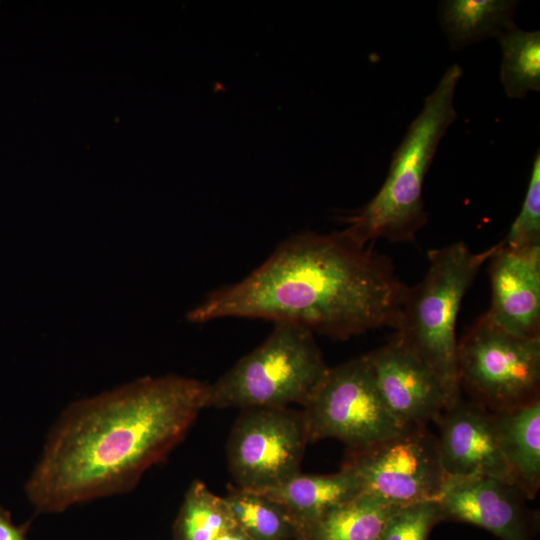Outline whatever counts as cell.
<instances>
[{"instance_id": "23", "label": "cell", "mask_w": 540, "mask_h": 540, "mask_svg": "<svg viewBox=\"0 0 540 540\" xmlns=\"http://www.w3.org/2000/svg\"><path fill=\"white\" fill-rule=\"evenodd\" d=\"M0 540H27L25 529L16 526L10 514L0 507Z\"/></svg>"}, {"instance_id": "3", "label": "cell", "mask_w": 540, "mask_h": 540, "mask_svg": "<svg viewBox=\"0 0 540 540\" xmlns=\"http://www.w3.org/2000/svg\"><path fill=\"white\" fill-rule=\"evenodd\" d=\"M463 74L449 66L392 154L387 177L375 196L347 218L341 233L360 247L378 239L410 242L427 222L423 187L437 147L457 118L454 95Z\"/></svg>"}, {"instance_id": "20", "label": "cell", "mask_w": 540, "mask_h": 540, "mask_svg": "<svg viewBox=\"0 0 540 540\" xmlns=\"http://www.w3.org/2000/svg\"><path fill=\"white\" fill-rule=\"evenodd\" d=\"M234 527L236 523L225 498L194 480L176 517L173 540H214Z\"/></svg>"}, {"instance_id": "15", "label": "cell", "mask_w": 540, "mask_h": 540, "mask_svg": "<svg viewBox=\"0 0 540 540\" xmlns=\"http://www.w3.org/2000/svg\"><path fill=\"white\" fill-rule=\"evenodd\" d=\"M498 443L515 484L527 499L540 487V398L493 413Z\"/></svg>"}, {"instance_id": "18", "label": "cell", "mask_w": 540, "mask_h": 540, "mask_svg": "<svg viewBox=\"0 0 540 540\" xmlns=\"http://www.w3.org/2000/svg\"><path fill=\"white\" fill-rule=\"evenodd\" d=\"M501 48L500 81L510 99H523L540 91V31H527L515 23L497 38Z\"/></svg>"}, {"instance_id": "12", "label": "cell", "mask_w": 540, "mask_h": 540, "mask_svg": "<svg viewBox=\"0 0 540 540\" xmlns=\"http://www.w3.org/2000/svg\"><path fill=\"white\" fill-rule=\"evenodd\" d=\"M436 422L440 432L438 451L446 476H492L515 484L499 447L493 413L460 398Z\"/></svg>"}, {"instance_id": "11", "label": "cell", "mask_w": 540, "mask_h": 540, "mask_svg": "<svg viewBox=\"0 0 540 540\" xmlns=\"http://www.w3.org/2000/svg\"><path fill=\"white\" fill-rule=\"evenodd\" d=\"M365 357L387 407L406 427H426L453 405L433 370L396 337Z\"/></svg>"}, {"instance_id": "24", "label": "cell", "mask_w": 540, "mask_h": 540, "mask_svg": "<svg viewBox=\"0 0 540 540\" xmlns=\"http://www.w3.org/2000/svg\"><path fill=\"white\" fill-rule=\"evenodd\" d=\"M214 540H251L239 527H234L218 537H216Z\"/></svg>"}, {"instance_id": "4", "label": "cell", "mask_w": 540, "mask_h": 540, "mask_svg": "<svg viewBox=\"0 0 540 540\" xmlns=\"http://www.w3.org/2000/svg\"><path fill=\"white\" fill-rule=\"evenodd\" d=\"M495 245L472 252L455 242L428 252L425 276L405 286L394 337L414 352L441 380L454 405L461 398L457 371L456 323L461 302Z\"/></svg>"}, {"instance_id": "10", "label": "cell", "mask_w": 540, "mask_h": 540, "mask_svg": "<svg viewBox=\"0 0 540 540\" xmlns=\"http://www.w3.org/2000/svg\"><path fill=\"white\" fill-rule=\"evenodd\" d=\"M515 484L492 476H446L436 499L443 520L485 529L501 540H534L536 512Z\"/></svg>"}, {"instance_id": "19", "label": "cell", "mask_w": 540, "mask_h": 540, "mask_svg": "<svg viewBox=\"0 0 540 540\" xmlns=\"http://www.w3.org/2000/svg\"><path fill=\"white\" fill-rule=\"evenodd\" d=\"M224 498L236 526L251 540L299 539V528L291 516L265 495L235 487Z\"/></svg>"}, {"instance_id": "9", "label": "cell", "mask_w": 540, "mask_h": 540, "mask_svg": "<svg viewBox=\"0 0 540 540\" xmlns=\"http://www.w3.org/2000/svg\"><path fill=\"white\" fill-rule=\"evenodd\" d=\"M342 467L354 473L362 492L397 506L436 502L446 478L437 438L426 427L410 428L369 448L349 451Z\"/></svg>"}, {"instance_id": "2", "label": "cell", "mask_w": 540, "mask_h": 540, "mask_svg": "<svg viewBox=\"0 0 540 540\" xmlns=\"http://www.w3.org/2000/svg\"><path fill=\"white\" fill-rule=\"evenodd\" d=\"M404 288L386 256L341 231H305L281 242L242 280L209 293L187 319L290 322L344 340L394 327Z\"/></svg>"}, {"instance_id": "6", "label": "cell", "mask_w": 540, "mask_h": 540, "mask_svg": "<svg viewBox=\"0 0 540 540\" xmlns=\"http://www.w3.org/2000/svg\"><path fill=\"white\" fill-rule=\"evenodd\" d=\"M460 390L491 413L540 398V337L507 332L485 314L458 341Z\"/></svg>"}, {"instance_id": "13", "label": "cell", "mask_w": 540, "mask_h": 540, "mask_svg": "<svg viewBox=\"0 0 540 540\" xmlns=\"http://www.w3.org/2000/svg\"><path fill=\"white\" fill-rule=\"evenodd\" d=\"M491 305L484 313L507 332L540 337V245L505 249L489 258Z\"/></svg>"}, {"instance_id": "7", "label": "cell", "mask_w": 540, "mask_h": 540, "mask_svg": "<svg viewBox=\"0 0 540 540\" xmlns=\"http://www.w3.org/2000/svg\"><path fill=\"white\" fill-rule=\"evenodd\" d=\"M301 412L309 442L336 439L349 451L410 429L387 407L365 355L329 367Z\"/></svg>"}, {"instance_id": "14", "label": "cell", "mask_w": 540, "mask_h": 540, "mask_svg": "<svg viewBox=\"0 0 540 540\" xmlns=\"http://www.w3.org/2000/svg\"><path fill=\"white\" fill-rule=\"evenodd\" d=\"M256 492L279 504L294 520L301 535L329 510L362 493V489L354 473L342 467L337 473L327 475L300 472Z\"/></svg>"}, {"instance_id": "16", "label": "cell", "mask_w": 540, "mask_h": 540, "mask_svg": "<svg viewBox=\"0 0 540 540\" xmlns=\"http://www.w3.org/2000/svg\"><path fill=\"white\" fill-rule=\"evenodd\" d=\"M519 5L516 0H444L438 21L453 51L497 38L511 24Z\"/></svg>"}, {"instance_id": "1", "label": "cell", "mask_w": 540, "mask_h": 540, "mask_svg": "<svg viewBox=\"0 0 540 540\" xmlns=\"http://www.w3.org/2000/svg\"><path fill=\"white\" fill-rule=\"evenodd\" d=\"M208 384L146 376L69 404L49 430L25 494L59 513L131 491L184 439L207 408Z\"/></svg>"}, {"instance_id": "5", "label": "cell", "mask_w": 540, "mask_h": 540, "mask_svg": "<svg viewBox=\"0 0 540 540\" xmlns=\"http://www.w3.org/2000/svg\"><path fill=\"white\" fill-rule=\"evenodd\" d=\"M328 369L312 331L276 322L258 347L208 384L207 408L303 406Z\"/></svg>"}, {"instance_id": "21", "label": "cell", "mask_w": 540, "mask_h": 540, "mask_svg": "<svg viewBox=\"0 0 540 540\" xmlns=\"http://www.w3.org/2000/svg\"><path fill=\"white\" fill-rule=\"evenodd\" d=\"M505 249L540 245V152H536L521 209L506 236L498 243Z\"/></svg>"}, {"instance_id": "17", "label": "cell", "mask_w": 540, "mask_h": 540, "mask_svg": "<svg viewBox=\"0 0 540 540\" xmlns=\"http://www.w3.org/2000/svg\"><path fill=\"white\" fill-rule=\"evenodd\" d=\"M401 507L362 492L329 510L305 528L298 540H380Z\"/></svg>"}, {"instance_id": "8", "label": "cell", "mask_w": 540, "mask_h": 540, "mask_svg": "<svg viewBox=\"0 0 540 540\" xmlns=\"http://www.w3.org/2000/svg\"><path fill=\"white\" fill-rule=\"evenodd\" d=\"M308 443L301 411L288 407L242 409L226 448L236 487L263 490L300 473Z\"/></svg>"}, {"instance_id": "22", "label": "cell", "mask_w": 540, "mask_h": 540, "mask_svg": "<svg viewBox=\"0 0 540 540\" xmlns=\"http://www.w3.org/2000/svg\"><path fill=\"white\" fill-rule=\"evenodd\" d=\"M442 520L435 501L403 506L391 518L380 540H428L434 526Z\"/></svg>"}]
</instances>
